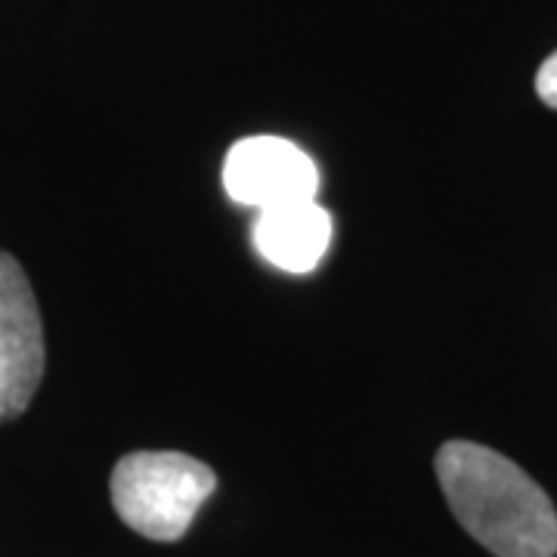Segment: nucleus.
<instances>
[{
    "label": "nucleus",
    "mask_w": 557,
    "mask_h": 557,
    "mask_svg": "<svg viewBox=\"0 0 557 557\" xmlns=\"http://www.w3.org/2000/svg\"><path fill=\"white\" fill-rule=\"evenodd\" d=\"M437 480L456 520L496 557H555L557 511L511 458L480 443L440 446Z\"/></svg>",
    "instance_id": "1"
},
{
    "label": "nucleus",
    "mask_w": 557,
    "mask_h": 557,
    "mask_svg": "<svg viewBox=\"0 0 557 557\" xmlns=\"http://www.w3.org/2000/svg\"><path fill=\"white\" fill-rule=\"evenodd\" d=\"M218 490V474L183 453H131L112 471L119 518L152 542H177Z\"/></svg>",
    "instance_id": "2"
},
{
    "label": "nucleus",
    "mask_w": 557,
    "mask_h": 557,
    "mask_svg": "<svg viewBox=\"0 0 557 557\" xmlns=\"http://www.w3.org/2000/svg\"><path fill=\"white\" fill-rule=\"evenodd\" d=\"M44 325L20 260L0 251V424L22 416L44 379Z\"/></svg>",
    "instance_id": "3"
},
{
    "label": "nucleus",
    "mask_w": 557,
    "mask_h": 557,
    "mask_svg": "<svg viewBox=\"0 0 557 557\" xmlns=\"http://www.w3.org/2000/svg\"><path fill=\"white\" fill-rule=\"evenodd\" d=\"M223 189L236 205L258 211L317 201L319 168L292 139L248 137L226 152Z\"/></svg>",
    "instance_id": "4"
},
{
    "label": "nucleus",
    "mask_w": 557,
    "mask_h": 557,
    "mask_svg": "<svg viewBox=\"0 0 557 557\" xmlns=\"http://www.w3.org/2000/svg\"><path fill=\"white\" fill-rule=\"evenodd\" d=\"M332 242V218L319 201L282 205L260 211L255 223V248L260 258L285 273H310L325 258Z\"/></svg>",
    "instance_id": "5"
},
{
    "label": "nucleus",
    "mask_w": 557,
    "mask_h": 557,
    "mask_svg": "<svg viewBox=\"0 0 557 557\" xmlns=\"http://www.w3.org/2000/svg\"><path fill=\"white\" fill-rule=\"evenodd\" d=\"M536 94H539V100L545 102V106L557 109V50L548 57V60L542 62V69H539Z\"/></svg>",
    "instance_id": "6"
}]
</instances>
